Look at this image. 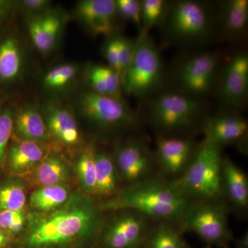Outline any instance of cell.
<instances>
[{"label":"cell","mask_w":248,"mask_h":248,"mask_svg":"<svg viewBox=\"0 0 248 248\" xmlns=\"http://www.w3.org/2000/svg\"><path fill=\"white\" fill-rule=\"evenodd\" d=\"M100 207L92 199L76 197L62 207L34 217L24 238L27 248H74L97 239Z\"/></svg>","instance_id":"cell-1"},{"label":"cell","mask_w":248,"mask_h":248,"mask_svg":"<svg viewBox=\"0 0 248 248\" xmlns=\"http://www.w3.org/2000/svg\"><path fill=\"white\" fill-rule=\"evenodd\" d=\"M190 202L171 181L152 177L126 186L99 207L107 211L133 210L150 220L180 224Z\"/></svg>","instance_id":"cell-2"},{"label":"cell","mask_w":248,"mask_h":248,"mask_svg":"<svg viewBox=\"0 0 248 248\" xmlns=\"http://www.w3.org/2000/svg\"><path fill=\"white\" fill-rule=\"evenodd\" d=\"M148 121L158 136L188 137L208 120L203 99L177 91L156 93L148 104Z\"/></svg>","instance_id":"cell-3"},{"label":"cell","mask_w":248,"mask_h":248,"mask_svg":"<svg viewBox=\"0 0 248 248\" xmlns=\"http://www.w3.org/2000/svg\"><path fill=\"white\" fill-rule=\"evenodd\" d=\"M216 18L206 3L195 0L169 1V11L161 29L168 45L198 46L215 36Z\"/></svg>","instance_id":"cell-4"},{"label":"cell","mask_w":248,"mask_h":248,"mask_svg":"<svg viewBox=\"0 0 248 248\" xmlns=\"http://www.w3.org/2000/svg\"><path fill=\"white\" fill-rule=\"evenodd\" d=\"M223 147L204 138L180 177L171 181L190 202L222 201Z\"/></svg>","instance_id":"cell-5"},{"label":"cell","mask_w":248,"mask_h":248,"mask_svg":"<svg viewBox=\"0 0 248 248\" xmlns=\"http://www.w3.org/2000/svg\"><path fill=\"white\" fill-rule=\"evenodd\" d=\"M133 60L122 78L123 92L145 99L159 93L165 81L164 63L149 33L136 39Z\"/></svg>","instance_id":"cell-6"},{"label":"cell","mask_w":248,"mask_h":248,"mask_svg":"<svg viewBox=\"0 0 248 248\" xmlns=\"http://www.w3.org/2000/svg\"><path fill=\"white\" fill-rule=\"evenodd\" d=\"M76 104L81 117L101 131H120L138 126V116L124 98L98 94L89 89L80 94Z\"/></svg>","instance_id":"cell-7"},{"label":"cell","mask_w":248,"mask_h":248,"mask_svg":"<svg viewBox=\"0 0 248 248\" xmlns=\"http://www.w3.org/2000/svg\"><path fill=\"white\" fill-rule=\"evenodd\" d=\"M180 226L183 231L195 233L210 246L228 247L234 239L222 201L191 202Z\"/></svg>","instance_id":"cell-8"},{"label":"cell","mask_w":248,"mask_h":248,"mask_svg":"<svg viewBox=\"0 0 248 248\" xmlns=\"http://www.w3.org/2000/svg\"><path fill=\"white\" fill-rule=\"evenodd\" d=\"M220 63L219 56L213 51L184 57L174 71V91L203 99L216 88Z\"/></svg>","instance_id":"cell-9"},{"label":"cell","mask_w":248,"mask_h":248,"mask_svg":"<svg viewBox=\"0 0 248 248\" xmlns=\"http://www.w3.org/2000/svg\"><path fill=\"white\" fill-rule=\"evenodd\" d=\"M117 215L101 226L99 248H142L152 226L147 217L133 210H117Z\"/></svg>","instance_id":"cell-10"},{"label":"cell","mask_w":248,"mask_h":248,"mask_svg":"<svg viewBox=\"0 0 248 248\" xmlns=\"http://www.w3.org/2000/svg\"><path fill=\"white\" fill-rule=\"evenodd\" d=\"M215 90L222 110L239 112L248 98V53L235 52L220 69Z\"/></svg>","instance_id":"cell-11"},{"label":"cell","mask_w":248,"mask_h":248,"mask_svg":"<svg viewBox=\"0 0 248 248\" xmlns=\"http://www.w3.org/2000/svg\"><path fill=\"white\" fill-rule=\"evenodd\" d=\"M120 180L127 186L152 177L155 165L154 153L145 138L135 137L116 146L113 156Z\"/></svg>","instance_id":"cell-12"},{"label":"cell","mask_w":248,"mask_h":248,"mask_svg":"<svg viewBox=\"0 0 248 248\" xmlns=\"http://www.w3.org/2000/svg\"><path fill=\"white\" fill-rule=\"evenodd\" d=\"M26 68L27 54L17 29L13 22L0 26V96L11 95Z\"/></svg>","instance_id":"cell-13"},{"label":"cell","mask_w":248,"mask_h":248,"mask_svg":"<svg viewBox=\"0 0 248 248\" xmlns=\"http://www.w3.org/2000/svg\"><path fill=\"white\" fill-rule=\"evenodd\" d=\"M197 148L190 137L158 136L153 152L155 165L168 180H175L187 169Z\"/></svg>","instance_id":"cell-14"},{"label":"cell","mask_w":248,"mask_h":248,"mask_svg":"<svg viewBox=\"0 0 248 248\" xmlns=\"http://www.w3.org/2000/svg\"><path fill=\"white\" fill-rule=\"evenodd\" d=\"M40 106L50 139L68 148L82 145V135L69 108L54 99L45 101Z\"/></svg>","instance_id":"cell-15"},{"label":"cell","mask_w":248,"mask_h":248,"mask_svg":"<svg viewBox=\"0 0 248 248\" xmlns=\"http://www.w3.org/2000/svg\"><path fill=\"white\" fill-rule=\"evenodd\" d=\"M66 20V14L53 8L40 16L27 17L28 33L34 48L42 55L51 53L61 40Z\"/></svg>","instance_id":"cell-16"},{"label":"cell","mask_w":248,"mask_h":248,"mask_svg":"<svg viewBox=\"0 0 248 248\" xmlns=\"http://www.w3.org/2000/svg\"><path fill=\"white\" fill-rule=\"evenodd\" d=\"M204 138L223 147L236 145L245 148L247 142L248 124L239 112L221 110L209 117L203 127Z\"/></svg>","instance_id":"cell-17"},{"label":"cell","mask_w":248,"mask_h":248,"mask_svg":"<svg viewBox=\"0 0 248 248\" xmlns=\"http://www.w3.org/2000/svg\"><path fill=\"white\" fill-rule=\"evenodd\" d=\"M75 18L93 36L115 33L118 17L115 0H82L73 11Z\"/></svg>","instance_id":"cell-18"},{"label":"cell","mask_w":248,"mask_h":248,"mask_svg":"<svg viewBox=\"0 0 248 248\" xmlns=\"http://www.w3.org/2000/svg\"><path fill=\"white\" fill-rule=\"evenodd\" d=\"M48 153L46 143L12 138L5 160L4 172L16 177L29 175Z\"/></svg>","instance_id":"cell-19"},{"label":"cell","mask_w":248,"mask_h":248,"mask_svg":"<svg viewBox=\"0 0 248 248\" xmlns=\"http://www.w3.org/2000/svg\"><path fill=\"white\" fill-rule=\"evenodd\" d=\"M13 138L44 143L50 140L40 104L27 102L17 105Z\"/></svg>","instance_id":"cell-20"},{"label":"cell","mask_w":248,"mask_h":248,"mask_svg":"<svg viewBox=\"0 0 248 248\" xmlns=\"http://www.w3.org/2000/svg\"><path fill=\"white\" fill-rule=\"evenodd\" d=\"M222 190L233 208L246 212L248 206L247 174L228 157H223L221 170Z\"/></svg>","instance_id":"cell-21"},{"label":"cell","mask_w":248,"mask_h":248,"mask_svg":"<svg viewBox=\"0 0 248 248\" xmlns=\"http://www.w3.org/2000/svg\"><path fill=\"white\" fill-rule=\"evenodd\" d=\"M219 19L222 35L226 40H241L247 31L248 0H228L222 3Z\"/></svg>","instance_id":"cell-22"},{"label":"cell","mask_w":248,"mask_h":248,"mask_svg":"<svg viewBox=\"0 0 248 248\" xmlns=\"http://www.w3.org/2000/svg\"><path fill=\"white\" fill-rule=\"evenodd\" d=\"M80 73L81 68L74 62L55 65L42 77V89L52 97L63 95L73 89Z\"/></svg>","instance_id":"cell-23"},{"label":"cell","mask_w":248,"mask_h":248,"mask_svg":"<svg viewBox=\"0 0 248 248\" xmlns=\"http://www.w3.org/2000/svg\"><path fill=\"white\" fill-rule=\"evenodd\" d=\"M31 174L38 187L43 186L65 185L71 180L69 165L55 153H48Z\"/></svg>","instance_id":"cell-24"},{"label":"cell","mask_w":248,"mask_h":248,"mask_svg":"<svg viewBox=\"0 0 248 248\" xmlns=\"http://www.w3.org/2000/svg\"><path fill=\"white\" fill-rule=\"evenodd\" d=\"M96 186L94 195L108 200L117 195L120 182L113 156L96 149Z\"/></svg>","instance_id":"cell-25"},{"label":"cell","mask_w":248,"mask_h":248,"mask_svg":"<svg viewBox=\"0 0 248 248\" xmlns=\"http://www.w3.org/2000/svg\"><path fill=\"white\" fill-rule=\"evenodd\" d=\"M179 223L158 221L152 227L142 248H189Z\"/></svg>","instance_id":"cell-26"},{"label":"cell","mask_w":248,"mask_h":248,"mask_svg":"<svg viewBox=\"0 0 248 248\" xmlns=\"http://www.w3.org/2000/svg\"><path fill=\"white\" fill-rule=\"evenodd\" d=\"M70 200V190L65 185L43 186L36 189L30 197V205L40 213L60 208Z\"/></svg>","instance_id":"cell-27"},{"label":"cell","mask_w":248,"mask_h":248,"mask_svg":"<svg viewBox=\"0 0 248 248\" xmlns=\"http://www.w3.org/2000/svg\"><path fill=\"white\" fill-rule=\"evenodd\" d=\"M17 105L11 95L0 96V179L4 173L5 160L14 134Z\"/></svg>","instance_id":"cell-28"},{"label":"cell","mask_w":248,"mask_h":248,"mask_svg":"<svg viewBox=\"0 0 248 248\" xmlns=\"http://www.w3.org/2000/svg\"><path fill=\"white\" fill-rule=\"evenodd\" d=\"M27 203L25 188L18 177L0 179V212L24 210Z\"/></svg>","instance_id":"cell-29"},{"label":"cell","mask_w":248,"mask_h":248,"mask_svg":"<svg viewBox=\"0 0 248 248\" xmlns=\"http://www.w3.org/2000/svg\"><path fill=\"white\" fill-rule=\"evenodd\" d=\"M96 148L87 145L80 152L76 164L77 174L85 193L94 195L96 186Z\"/></svg>","instance_id":"cell-30"},{"label":"cell","mask_w":248,"mask_h":248,"mask_svg":"<svg viewBox=\"0 0 248 248\" xmlns=\"http://www.w3.org/2000/svg\"><path fill=\"white\" fill-rule=\"evenodd\" d=\"M166 0H141V29L140 33H149L150 30L164 24L169 11Z\"/></svg>","instance_id":"cell-31"},{"label":"cell","mask_w":248,"mask_h":248,"mask_svg":"<svg viewBox=\"0 0 248 248\" xmlns=\"http://www.w3.org/2000/svg\"><path fill=\"white\" fill-rule=\"evenodd\" d=\"M27 221L24 210L0 212V228L11 235L19 234Z\"/></svg>","instance_id":"cell-32"},{"label":"cell","mask_w":248,"mask_h":248,"mask_svg":"<svg viewBox=\"0 0 248 248\" xmlns=\"http://www.w3.org/2000/svg\"><path fill=\"white\" fill-rule=\"evenodd\" d=\"M117 16L141 29V0H115Z\"/></svg>","instance_id":"cell-33"},{"label":"cell","mask_w":248,"mask_h":248,"mask_svg":"<svg viewBox=\"0 0 248 248\" xmlns=\"http://www.w3.org/2000/svg\"><path fill=\"white\" fill-rule=\"evenodd\" d=\"M119 34L108 36L102 46V54L107 60V66L117 72L121 76L120 55H119ZM122 78V76H121Z\"/></svg>","instance_id":"cell-34"},{"label":"cell","mask_w":248,"mask_h":248,"mask_svg":"<svg viewBox=\"0 0 248 248\" xmlns=\"http://www.w3.org/2000/svg\"><path fill=\"white\" fill-rule=\"evenodd\" d=\"M136 42V39L133 40L126 36L119 35V55L122 79L133 60Z\"/></svg>","instance_id":"cell-35"},{"label":"cell","mask_w":248,"mask_h":248,"mask_svg":"<svg viewBox=\"0 0 248 248\" xmlns=\"http://www.w3.org/2000/svg\"><path fill=\"white\" fill-rule=\"evenodd\" d=\"M16 1L18 12L25 14L27 17L40 16L51 9L52 2L49 0H19Z\"/></svg>","instance_id":"cell-36"},{"label":"cell","mask_w":248,"mask_h":248,"mask_svg":"<svg viewBox=\"0 0 248 248\" xmlns=\"http://www.w3.org/2000/svg\"><path fill=\"white\" fill-rule=\"evenodd\" d=\"M17 12V1L0 0V26L13 22Z\"/></svg>","instance_id":"cell-37"},{"label":"cell","mask_w":248,"mask_h":248,"mask_svg":"<svg viewBox=\"0 0 248 248\" xmlns=\"http://www.w3.org/2000/svg\"><path fill=\"white\" fill-rule=\"evenodd\" d=\"M11 241V235L0 228V248H8Z\"/></svg>","instance_id":"cell-38"},{"label":"cell","mask_w":248,"mask_h":248,"mask_svg":"<svg viewBox=\"0 0 248 248\" xmlns=\"http://www.w3.org/2000/svg\"><path fill=\"white\" fill-rule=\"evenodd\" d=\"M236 248H248V232L244 236L240 238V239L236 240Z\"/></svg>","instance_id":"cell-39"},{"label":"cell","mask_w":248,"mask_h":248,"mask_svg":"<svg viewBox=\"0 0 248 248\" xmlns=\"http://www.w3.org/2000/svg\"><path fill=\"white\" fill-rule=\"evenodd\" d=\"M228 248V247H226V248Z\"/></svg>","instance_id":"cell-40"},{"label":"cell","mask_w":248,"mask_h":248,"mask_svg":"<svg viewBox=\"0 0 248 248\" xmlns=\"http://www.w3.org/2000/svg\"><path fill=\"white\" fill-rule=\"evenodd\" d=\"M210 248L208 247V248Z\"/></svg>","instance_id":"cell-41"}]
</instances>
